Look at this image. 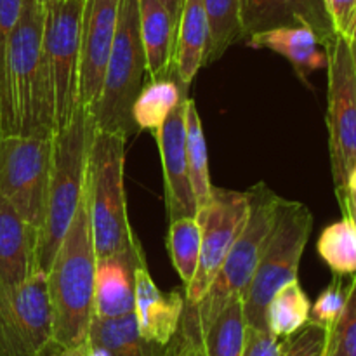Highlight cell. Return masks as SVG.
<instances>
[{
  "mask_svg": "<svg viewBox=\"0 0 356 356\" xmlns=\"http://www.w3.org/2000/svg\"><path fill=\"white\" fill-rule=\"evenodd\" d=\"M327 356H356V275L348 284L343 312L329 330Z\"/></svg>",
  "mask_w": 356,
  "mask_h": 356,
  "instance_id": "f546056e",
  "label": "cell"
},
{
  "mask_svg": "<svg viewBox=\"0 0 356 356\" xmlns=\"http://www.w3.org/2000/svg\"><path fill=\"white\" fill-rule=\"evenodd\" d=\"M327 51V129L336 191L344 190L356 165V68L346 38L334 37Z\"/></svg>",
  "mask_w": 356,
  "mask_h": 356,
  "instance_id": "30bf717a",
  "label": "cell"
},
{
  "mask_svg": "<svg viewBox=\"0 0 356 356\" xmlns=\"http://www.w3.org/2000/svg\"><path fill=\"white\" fill-rule=\"evenodd\" d=\"M247 45L280 54L305 83H308L312 73L327 68L325 47L315 31L306 26H278L257 31L247 37Z\"/></svg>",
  "mask_w": 356,
  "mask_h": 356,
  "instance_id": "d6986e66",
  "label": "cell"
},
{
  "mask_svg": "<svg viewBox=\"0 0 356 356\" xmlns=\"http://www.w3.org/2000/svg\"><path fill=\"white\" fill-rule=\"evenodd\" d=\"M316 250L334 275H356V229L346 216L323 229L316 243Z\"/></svg>",
  "mask_w": 356,
  "mask_h": 356,
  "instance_id": "f1b7e54d",
  "label": "cell"
},
{
  "mask_svg": "<svg viewBox=\"0 0 356 356\" xmlns=\"http://www.w3.org/2000/svg\"><path fill=\"white\" fill-rule=\"evenodd\" d=\"M186 159L197 207L202 209L211 200L214 186H212L211 172H209L207 143H205L200 115H198L197 103L191 97L186 99Z\"/></svg>",
  "mask_w": 356,
  "mask_h": 356,
  "instance_id": "484cf974",
  "label": "cell"
},
{
  "mask_svg": "<svg viewBox=\"0 0 356 356\" xmlns=\"http://www.w3.org/2000/svg\"><path fill=\"white\" fill-rule=\"evenodd\" d=\"M52 139L0 134V195L38 232L47 209Z\"/></svg>",
  "mask_w": 356,
  "mask_h": 356,
  "instance_id": "ba28073f",
  "label": "cell"
},
{
  "mask_svg": "<svg viewBox=\"0 0 356 356\" xmlns=\"http://www.w3.org/2000/svg\"><path fill=\"white\" fill-rule=\"evenodd\" d=\"M86 344L75 348H56L51 356H86Z\"/></svg>",
  "mask_w": 356,
  "mask_h": 356,
  "instance_id": "f35d334b",
  "label": "cell"
},
{
  "mask_svg": "<svg viewBox=\"0 0 356 356\" xmlns=\"http://www.w3.org/2000/svg\"><path fill=\"white\" fill-rule=\"evenodd\" d=\"M96 266L86 183L72 225L47 271L54 348H75L87 343L94 318Z\"/></svg>",
  "mask_w": 356,
  "mask_h": 356,
  "instance_id": "7a4b0ae2",
  "label": "cell"
},
{
  "mask_svg": "<svg viewBox=\"0 0 356 356\" xmlns=\"http://www.w3.org/2000/svg\"><path fill=\"white\" fill-rule=\"evenodd\" d=\"M139 30L149 80L172 75L177 23L159 0H139Z\"/></svg>",
  "mask_w": 356,
  "mask_h": 356,
  "instance_id": "ffe728a7",
  "label": "cell"
},
{
  "mask_svg": "<svg viewBox=\"0 0 356 356\" xmlns=\"http://www.w3.org/2000/svg\"><path fill=\"white\" fill-rule=\"evenodd\" d=\"M329 329L309 320L299 332L287 337L282 356H327Z\"/></svg>",
  "mask_w": 356,
  "mask_h": 356,
  "instance_id": "4dcf8cb0",
  "label": "cell"
},
{
  "mask_svg": "<svg viewBox=\"0 0 356 356\" xmlns=\"http://www.w3.org/2000/svg\"><path fill=\"white\" fill-rule=\"evenodd\" d=\"M127 138L96 129L87 165V207L97 261L125 252L138 236L127 216L124 162Z\"/></svg>",
  "mask_w": 356,
  "mask_h": 356,
  "instance_id": "5b68a950",
  "label": "cell"
},
{
  "mask_svg": "<svg viewBox=\"0 0 356 356\" xmlns=\"http://www.w3.org/2000/svg\"><path fill=\"white\" fill-rule=\"evenodd\" d=\"M38 2H42V3H44V2H45V0H38Z\"/></svg>",
  "mask_w": 356,
  "mask_h": 356,
  "instance_id": "ee69618b",
  "label": "cell"
},
{
  "mask_svg": "<svg viewBox=\"0 0 356 356\" xmlns=\"http://www.w3.org/2000/svg\"><path fill=\"white\" fill-rule=\"evenodd\" d=\"M243 37L278 26H306L325 47L336 33L323 0H242Z\"/></svg>",
  "mask_w": 356,
  "mask_h": 356,
  "instance_id": "9a60e30c",
  "label": "cell"
},
{
  "mask_svg": "<svg viewBox=\"0 0 356 356\" xmlns=\"http://www.w3.org/2000/svg\"><path fill=\"white\" fill-rule=\"evenodd\" d=\"M96 134L92 111L79 106L72 120L56 131L45 219L38 233V268L47 273L73 221L87 183L89 152Z\"/></svg>",
  "mask_w": 356,
  "mask_h": 356,
  "instance_id": "3957f363",
  "label": "cell"
},
{
  "mask_svg": "<svg viewBox=\"0 0 356 356\" xmlns=\"http://www.w3.org/2000/svg\"><path fill=\"white\" fill-rule=\"evenodd\" d=\"M146 73L145 49L139 30V0H122L117 31L103 76L99 97L90 108L96 129L129 136L136 131L132 104Z\"/></svg>",
  "mask_w": 356,
  "mask_h": 356,
  "instance_id": "8992f818",
  "label": "cell"
},
{
  "mask_svg": "<svg viewBox=\"0 0 356 356\" xmlns=\"http://www.w3.org/2000/svg\"><path fill=\"white\" fill-rule=\"evenodd\" d=\"M249 216V193L225 188H212V197L205 207L198 209L202 229L200 261L193 280L186 285L184 306L195 308L207 294L209 287L225 264L233 243L242 233Z\"/></svg>",
  "mask_w": 356,
  "mask_h": 356,
  "instance_id": "7c38bea8",
  "label": "cell"
},
{
  "mask_svg": "<svg viewBox=\"0 0 356 356\" xmlns=\"http://www.w3.org/2000/svg\"><path fill=\"white\" fill-rule=\"evenodd\" d=\"M337 198H339V204L343 207L344 216L353 222L355 229H356V195L350 193V191L343 190V191H336Z\"/></svg>",
  "mask_w": 356,
  "mask_h": 356,
  "instance_id": "8d00e7d4",
  "label": "cell"
},
{
  "mask_svg": "<svg viewBox=\"0 0 356 356\" xmlns=\"http://www.w3.org/2000/svg\"><path fill=\"white\" fill-rule=\"evenodd\" d=\"M169 356H202L200 336L179 327V332L172 339V350Z\"/></svg>",
  "mask_w": 356,
  "mask_h": 356,
  "instance_id": "d590c367",
  "label": "cell"
},
{
  "mask_svg": "<svg viewBox=\"0 0 356 356\" xmlns=\"http://www.w3.org/2000/svg\"><path fill=\"white\" fill-rule=\"evenodd\" d=\"M247 193H249V216L242 233L233 243L207 294L195 308L184 306L181 323L198 334H202V330L232 299H243L277 221L282 197L271 191L266 183L254 184L250 190H247Z\"/></svg>",
  "mask_w": 356,
  "mask_h": 356,
  "instance_id": "277c9868",
  "label": "cell"
},
{
  "mask_svg": "<svg viewBox=\"0 0 356 356\" xmlns=\"http://www.w3.org/2000/svg\"><path fill=\"white\" fill-rule=\"evenodd\" d=\"M209 42H211V28H209L204 0H184L177 23L172 68V75L184 87H190L202 66H205Z\"/></svg>",
  "mask_w": 356,
  "mask_h": 356,
  "instance_id": "44dd1931",
  "label": "cell"
},
{
  "mask_svg": "<svg viewBox=\"0 0 356 356\" xmlns=\"http://www.w3.org/2000/svg\"><path fill=\"white\" fill-rule=\"evenodd\" d=\"M21 6H23V0H0V101H2L7 47H9L10 33L19 19Z\"/></svg>",
  "mask_w": 356,
  "mask_h": 356,
  "instance_id": "d6a6232c",
  "label": "cell"
},
{
  "mask_svg": "<svg viewBox=\"0 0 356 356\" xmlns=\"http://www.w3.org/2000/svg\"><path fill=\"white\" fill-rule=\"evenodd\" d=\"M344 190L356 195V165L353 167V170L350 172V176H348V181H346V186H344ZM341 191H343V190H341Z\"/></svg>",
  "mask_w": 356,
  "mask_h": 356,
  "instance_id": "ab89813d",
  "label": "cell"
},
{
  "mask_svg": "<svg viewBox=\"0 0 356 356\" xmlns=\"http://www.w3.org/2000/svg\"><path fill=\"white\" fill-rule=\"evenodd\" d=\"M159 2H162L163 6H165V9L170 13L172 19L176 21V23H179L181 10H183L184 0H159Z\"/></svg>",
  "mask_w": 356,
  "mask_h": 356,
  "instance_id": "74e56055",
  "label": "cell"
},
{
  "mask_svg": "<svg viewBox=\"0 0 356 356\" xmlns=\"http://www.w3.org/2000/svg\"><path fill=\"white\" fill-rule=\"evenodd\" d=\"M202 229L197 218H181L170 221L167 233V252L184 285L193 280L200 261Z\"/></svg>",
  "mask_w": 356,
  "mask_h": 356,
  "instance_id": "83f0119b",
  "label": "cell"
},
{
  "mask_svg": "<svg viewBox=\"0 0 356 356\" xmlns=\"http://www.w3.org/2000/svg\"><path fill=\"white\" fill-rule=\"evenodd\" d=\"M207 10L211 42H209L205 66L222 58L233 44L243 37L242 0H204Z\"/></svg>",
  "mask_w": 356,
  "mask_h": 356,
  "instance_id": "4316f807",
  "label": "cell"
},
{
  "mask_svg": "<svg viewBox=\"0 0 356 356\" xmlns=\"http://www.w3.org/2000/svg\"><path fill=\"white\" fill-rule=\"evenodd\" d=\"M184 298L177 291L163 294L149 275L146 263L134 270V315L139 332L152 343L167 346L179 332Z\"/></svg>",
  "mask_w": 356,
  "mask_h": 356,
  "instance_id": "2e32d148",
  "label": "cell"
},
{
  "mask_svg": "<svg viewBox=\"0 0 356 356\" xmlns=\"http://www.w3.org/2000/svg\"><path fill=\"white\" fill-rule=\"evenodd\" d=\"M54 350L47 273L0 284V356H51Z\"/></svg>",
  "mask_w": 356,
  "mask_h": 356,
  "instance_id": "9c48e42d",
  "label": "cell"
},
{
  "mask_svg": "<svg viewBox=\"0 0 356 356\" xmlns=\"http://www.w3.org/2000/svg\"><path fill=\"white\" fill-rule=\"evenodd\" d=\"M186 99L184 97L162 127L156 129V145L160 149L163 170V191L169 221L195 218L198 212L193 188L190 183L186 159Z\"/></svg>",
  "mask_w": 356,
  "mask_h": 356,
  "instance_id": "5bb4252c",
  "label": "cell"
},
{
  "mask_svg": "<svg viewBox=\"0 0 356 356\" xmlns=\"http://www.w3.org/2000/svg\"><path fill=\"white\" fill-rule=\"evenodd\" d=\"M312 229V211L301 202L280 198L270 240L242 299L247 327L266 329L268 302L284 285L298 280L299 263Z\"/></svg>",
  "mask_w": 356,
  "mask_h": 356,
  "instance_id": "52a82bcc",
  "label": "cell"
},
{
  "mask_svg": "<svg viewBox=\"0 0 356 356\" xmlns=\"http://www.w3.org/2000/svg\"><path fill=\"white\" fill-rule=\"evenodd\" d=\"M146 263L136 240L125 252L97 261L94 280V316L120 318L134 313V270Z\"/></svg>",
  "mask_w": 356,
  "mask_h": 356,
  "instance_id": "e0dca14e",
  "label": "cell"
},
{
  "mask_svg": "<svg viewBox=\"0 0 356 356\" xmlns=\"http://www.w3.org/2000/svg\"><path fill=\"white\" fill-rule=\"evenodd\" d=\"M309 302L299 280L284 285L266 308V329L278 339H287L309 322Z\"/></svg>",
  "mask_w": 356,
  "mask_h": 356,
  "instance_id": "d4e9b609",
  "label": "cell"
},
{
  "mask_svg": "<svg viewBox=\"0 0 356 356\" xmlns=\"http://www.w3.org/2000/svg\"><path fill=\"white\" fill-rule=\"evenodd\" d=\"M122 0H83L80 23V106L92 108L117 31Z\"/></svg>",
  "mask_w": 356,
  "mask_h": 356,
  "instance_id": "4fadbf2b",
  "label": "cell"
},
{
  "mask_svg": "<svg viewBox=\"0 0 356 356\" xmlns=\"http://www.w3.org/2000/svg\"><path fill=\"white\" fill-rule=\"evenodd\" d=\"M343 278L344 277L336 275V278L318 296V299L313 302L312 309H309V320L327 327L329 330L337 322V318H339L341 312L344 308V302H346L348 285H344Z\"/></svg>",
  "mask_w": 356,
  "mask_h": 356,
  "instance_id": "1f68e13d",
  "label": "cell"
},
{
  "mask_svg": "<svg viewBox=\"0 0 356 356\" xmlns=\"http://www.w3.org/2000/svg\"><path fill=\"white\" fill-rule=\"evenodd\" d=\"M83 0H45L44 49L54 87L56 125L72 120L80 106V23Z\"/></svg>",
  "mask_w": 356,
  "mask_h": 356,
  "instance_id": "8fae6325",
  "label": "cell"
},
{
  "mask_svg": "<svg viewBox=\"0 0 356 356\" xmlns=\"http://www.w3.org/2000/svg\"><path fill=\"white\" fill-rule=\"evenodd\" d=\"M245 330L243 301L232 299L202 330V356H242Z\"/></svg>",
  "mask_w": 356,
  "mask_h": 356,
  "instance_id": "cb8c5ba5",
  "label": "cell"
},
{
  "mask_svg": "<svg viewBox=\"0 0 356 356\" xmlns=\"http://www.w3.org/2000/svg\"><path fill=\"white\" fill-rule=\"evenodd\" d=\"M284 343L268 329L247 327L242 356H282Z\"/></svg>",
  "mask_w": 356,
  "mask_h": 356,
  "instance_id": "e575fe53",
  "label": "cell"
},
{
  "mask_svg": "<svg viewBox=\"0 0 356 356\" xmlns=\"http://www.w3.org/2000/svg\"><path fill=\"white\" fill-rule=\"evenodd\" d=\"M188 87H184L176 76L149 80L141 87L134 104H132V122L138 131H152L162 127L174 108L184 99Z\"/></svg>",
  "mask_w": 356,
  "mask_h": 356,
  "instance_id": "603a6c76",
  "label": "cell"
},
{
  "mask_svg": "<svg viewBox=\"0 0 356 356\" xmlns=\"http://www.w3.org/2000/svg\"><path fill=\"white\" fill-rule=\"evenodd\" d=\"M87 341L103 348L108 356H169L172 350V341L167 346H160L145 339L139 332L134 313L120 318L94 316Z\"/></svg>",
  "mask_w": 356,
  "mask_h": 356,
  "instance_id": "7402d4cb",
  "label": "cell"
},
{
  "mask_svg": "<svg viewBox=\"0 0 356 356\" xmlns=\"http://www.w3.org/2000/svg\"><path fill=\"white\" fill-rule=\"evenodd\" d=\"M86 356H108L106 351L99 346H94L87 341V346H86Z\"/></svg>",
  "mask_w": 356,
  "mask_h": 356,
  "instance_id": "60d3db41",
  "label": "cell"
},
{
  "mask_svg": "<svg viewBox=\"0 0 356 356\" xmlns=\"http://www.w3.org/2000/svg\"><path fill=\"white\" fill-rule=\"evenodd\" d=\"M350 45H351V52H353V59H355V68H356V44H351V42H350Z\"/></svg>",
  "mask_w": 356,
  "mask_h": 356,
  "instance_id": "b9f144b4",
  "label": "cell"
},
{
  "mask_svg": "<svg viewBox=\"0 0 356 356\" xmlns=\"http://www.w3.org/2000/svg\"><path fill=\"white\" fill-rule=\"evenodd\" d=\"M350 42H351V44H356V24H355V30H353V33H351V38H350Z\"/></svg>",
  "mask_w": 356,
  "mask_h": 356,
  "instance_id": "7bdbcfd3",
  "label": "cell"
},
{
  "mask_svg": "<svg viewBox=\"0 0 356 356\" xmlns=\"http://www.w3.org/2000/svg\"><path fill=\"white\" fill-rule=\"evenodd\" d=\"M44 3L23 0L9 38L0 101V134L52 138L54 87L44 49Z\"/></svg>",
  "mask_w": 356,
  "mask_h": 356,
  "instance_id": "6da1fadb",
  "label": "cell"
},
{
  "mask_svg": "<svg viewBox=\"0 0 356 356\" xmlns=\"http://www.w3.org/2000/svg\"><path fill=\"white\" fill-rule=\"evenodd\" d=\"M38 233L0 195V284L17 285L40 270Z\"/></svg>",
  "mask_w": 356,
  "mask_h": 356,
  "instance_id": "ac0fdd59",
  "label": "cell"
},
{
  "mask_svg": "<svg viewBox=\"0 0 356 356\" xmlns=\"http://www.w3.org/2000/svg\"><path fill=\"white\" fill-rule=\"evenodd\" d=\"M323 3L334 33L350 42L356 24V0H323Z\"/></svg>",
  "mask_w": 356,
  "mask_h": 356,
  "instance_id": "836d02e7",
  "label": "cell"
}]
</instances>
